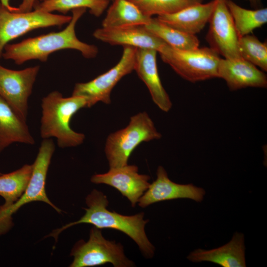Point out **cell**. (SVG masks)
<instances>
[{
	"label": "cell",
	"instance_id": "cell-22",
	"mask_svg": "<svg viewBox=\"0 0 267 267\" xmlns=\"http://www.w3.org/2000/svg\"><path fill=\"white\" fill-rule=\"evenodd\" d=\"M144 26L169 46L179 49H192L199 47V41L195 35H189L152 17Z\"/></svg>",
	"mask_w": 267,
	"mask_h": 267
},
{
	"label": "cell",
	"instance_id": "cell-4",
	"mask_svg": "<svg viewBox=\"0 0 267 267\" xmlns=\"http://www.w3.org/2000/svg\"><path fill=\"white\" fill-rule=\"evenodd\" d=\"M161 137L146 112L133 116L125 128L110 134L106 140L104 151L110 168L127 165L131 154L138 145Z\"/></svg>",
	"mask_w": 267,
	"mask_h": 267
},
{
	"label": "cell",
	"instance_id": "cell-29",
	"mask_svg": "<svg viewBox=\"0 0 267 267\" xmlns=\"http://www.w3.org/2000/svg\"><path fill=\"white\" fill-rule=\"evenodd\" d=\"M250 3L253 5L255 7L258 8V6L261 3V0H247Z\"/></svg>",
	"mask_w": 267,
	"mask_h": 267
},
{
	"label": "cell",
	"instance_id": "cell-2",
	"mask_svg": "<svg viewBox=\"0 0 267 267\" xmlns=\"http://www.w3.org/2000/svg\"><path fill=\"white\" fill-rule=\"evenodd\" d=\"M86 9L78 8L72 10L71 20L61 31L29 38L16 44H7L4 48L2 57L20 65L31 60L46 62L51 53L71 49L80 51L86 58L95 57L98 52L97 46L82 42L75 32L76 25Z\"/></svg>",
	"mask_w": 267,
	"mask_h": 267
},
{
	"label": "cell",
	"instance_id": "cell-5",
	"mask_svg": "<svg viewBox=\"0 0 267 267\" xmlns=\"http://www.w3.org/2000/svg\"><path fill=\"white\" fill-rule=\"evenodd\" d=\"M55 148L51 138L43 139L34 161L32 173L28 185L19 199L6 208H0V236L6 233L13 226L12 216L28 203L44 202L59 213L62 210L48 199L46 191V179L48 168Z\"/></svg>",
	"mask_w": 267,
	"mask_h": 267
},
{
	"label": "cell",
	"instance_id": "cell-15",
	"mask_svg": "<svg viewBox=\"0 0 267 267\" xmlns=\"http://www.w3.org/2000/svg\"><path fill=\"white\" fill-rule=\"evenodd\" d=\"M93 37L111 45L148 48L158 52L167 44L147 30L144 25L122 27H101L96 29Z\"/></svg>",
	"mask_w": 267,
	"mask_h": 267
},
{
	"label": "cell",
	"instance_id": "cell-16",
	"mask_svg": "<svg viewBox=\"0 0 267 267\" xmlns=\"http://www.w3.org/2000/svg\"><path fill=\"white\" fill-rule=\"evenodd\" d=\"M157 51L148 48H137L134 70L146 86L154 103L167 112L172 107L170 98L161 83L157 68Z\"/></svg>",
	"mask_w": 267,
	"mask_h": 267
},
{
	"label": "cell",
	"instance_id": "cell-26",
	"mask_svg": "<svg viewBox=\"0 0 267 267\" xmlns=\"http://www.w3.org/2000/svg\"><path fill=\"white\" fill-rule=\"evenodd\" d=\"M239 50L241 58L263 71H267V44L250 34L239 39Z\"/></svg>",
	"mask_w": 267,
	"mask_h": 267
},
{
	"label": "cell",
	"instance_id": "cell-31",
	"mask_svg": "<svg viewBox=\"0 0 267 267\" xmlns=\"http://www.w3.org/2000/svg\"><path fill=\"white\" fill-rule=\"evenodd\" d=\"M113 0H110V1H112Z\"/></svg>",
	"mask_w": 267,
	"mask_h": 267
},
{
	"label": "cell",
	"instance_id": "cell-30",
	"mask_svg": "<svg viewBox=\"0 0 267 267\" xmlns=\"http://www.w3.org/2000/svg\"><path fill=\"white\" fill-rule=\"evenodd\" d=\"M2 174L1 173H0V175H1Z\"/></svg>",
	"mask_w": 267,
	"mask_h": 267
},
{
	"label": "cell",
	"instance_id": "cell-23",
	"mask_svg": "<svg viewBox=\"0 0 267 267\" xmlns=\"http://www.w3.org/2000/svg\"><path fill=\"white\" fill-rule=\"evenodd\" d=\"M239 38L250 34L254 30L267 22V9H248L231 0H225Z\"/></svg>",
	"mask_w": 267,
	"mask_h": 267
},
{
	"label": "cell",
	"instance_id": "cell-3",
	"mask_svg": "<svg viewBox=\"0 0 267 267\" xmlns=\"http://www.w3.org/2000/svg\"><path fill=\"white\" fill-rule=\"evenodd\" d=\"M88 107L86 98L81 96L64 97L57 90L50 92L41 101L40 135L43 139L55 138L62 148L76 147L85 139L83 133L70 126L73 116L81 109Z\"/></svg>",
	"mask_w": 267,
	"mask_h": 267
},
{
	"label": "cell",
	"instance_id": "cell-13",
	"mask_svg": "<svg viewBox=\"0 0 267 267\" xmlns=\"http://www.w3.org/2000/svg\"><path fill=\"white\" fill-rule=\"evenodd\" d=\"M156 179L150 184L148 188L139 199L138 205L146 207L155 203L177 199H190L201 202L205 191L192 184H181L175 183L168 177L163 167L157 170Z\"/></svg>",
	"mask_w": 267,
	"mask_h": 267
},
{
	"label": "cell",
	"instance_id": "cell-27",
	"mask_svg": "<svg viewBox=\"0 0 267 267\" xmlns=\"http://www.w3.org/2000/svg\"><path fill=\"white\" fill-rule=\"evenodd\" d=\"M42 0H22L21 3L17 7V11L19 12H27L33 10L35 3Z\"/></svg>",
	"mask_w": 267,
	"mask_h": 267
},
{
	"label": "cell",
	"instance_id": "cell-12",
	"mask_svg": "<svg viewBox=\"0 0 267 267\" xmlns=\"http://www.w3.org/2000/svg\"><path fill=\"white\" fill-rule=\"evenodd\" d=\"M150 177L138 173L134 165L110 168L104 174L93 175L90 178L92 183L105 184L118 190L134 207L139 199L148 188Z\"/></svg>",
	"mask_w": 267,
	"mask_h": 267
},
{
	"label": "cell",
	"instance_id": "cell-28",
	"mask_svg": "<svg viewBox=\"0 0 267 267\" xmlns=\"http://www.w3.org/2000/svg\"><path fill=\"white\" fill-rule=\"evenodd\" d=\"M10 0H0V3L10 11H16L17 7H13L10 4Z\"/></svg>",
	"mask_w": 267,
	"mask_h": 267
},
{
	"label": "cell",
	"instance_id": "cell-20",
	"mask_svg": "<svg viewBox=\"0 0 267 267\" xmlns=\"http://www.w3.org/2000/svg\"><path fill=\"white\" fill-rule=\"evenodd\" d=\"M112 1L102 22V27L145 25L152 17L145 15L129 0H113Z\"/></svg>",
	"mask_w": 267,
	"mask_h": 267
},
{
	"label": "cell",
	"instance_id": "cell-19",
	"mask_svg": "<svg viewBox=\"0 0 267 267\" xmlns=\"http://www.w3.org/2000/svg\"><path fill=\"white\" fill-rule=\"evenodd\" d=\"M14 143H35L26 121L0 96V153Z\"/></svg>",
	"mask_w": 267,
	"mask_h": 267
},
{
	"label": "cell",
	"instance_id": "cell-11",
	"mask_svg": "<svg viewBox=\"0 0 267 267\" xmlns=\"http://www.w3.org/2000/svg\"><path fill=\"white\" fill-rule=\"evenodd\" d=\"M209 23L207 40L210 47L224 58H241L239 37L225 0H217Z\"/></svg>",
	"mask_w": 267,
	"mask_h": 267
},
{
	"label": "cell",
	"instance_id": "cell-18",
	"mask_svg": "<svg viewBox=\"0 0 267 267\" xmlns=\"http://www.w3.org/2000/svg\"><path fill=\"white\" fill-rule=\"evenodd\" d=\"M245 251L244 235L236 232L226 244L209 250L196 249L187 258L193 262H210L223 267H244Z\"/></svg>",
	"mask_w": 267,
	"mask_h": 267
},
{
	"label": "cell",
	"instance_id": "cell-25",
	"mask_svg": "<svg viewBox=\"0 0 267 267\" xmlns=\"http://www.w3.org/2000/svg\"><path fill=\"white\" fill-rule=\"evenodd\" d=\"M148 17L175 13L203 0H129Z\"/></svg>",
	"mask_w": 267,
	"mask_h": 267
},
{
	"label": "cell",
	"instance_id": "cell-17",
	"mask_svg": "<svg viewBox=\"0 0 267 267\" xmlns=\"http://www.w3.org/2000/svg\"><path fill=\"white\" fill-rule=\"evenodd\" d=\"M217 0L187 6L175 13L157 16L162 22L184 33L195 35L209 22Z\"/></svg>",
	"mask_w": 267,
	"mask_h": 267
},
{
	"label": "cell",
	"instance_id": "cell-24",
	"mask_svg": "<svg viewBox=\"0 0 267 267\" xmlns=\"http://www.w3.org/2000/svg\"><path fill=\"white\" fill-rule=\"evenodd\" d=\"M110 0H42L37 1L33 9L52 13L57 11L66 15L78 8H88L91 14L99 17L107 7Z\"/></svg>",
	"mask_w": 267,
	"mask_h": 267
},
{
	"label": "cell",
	"instance_id": "cell-14",
	"mask_svg": "<svg viewBox=\"0 0 267 267\" xmlns=\"http://www.w3.org/2000/svg\"><path fill=\"white\" fill-rule=\"evenodd\" d=\"M217 78L224 80L231 90L248 87L266 88L267 86L266 74L241 57L221 58Z\"/></svg>",
	"mask_w": 267,
	"mask_h": 267
},
{
	"label": "cell",
	"instance_id": "cell-7",
	"mask_svg": "<svg viewBox=\"0 0 267 267\" xmlns=\"http://www.w3.org/2000/svg\"><path fill=\"white\" fill-rule=\"evenodd\" d=\"M70 256L73 257L70 267H87L111 263L115 267H130L134 263L128 259L123 246L106 239L101 229L95 226L90 230L89 240L78 241L73 246Z\"/></svg>",
	"mask_w": 267,
	"mask_h": 267
},
{
	"label": "cell",
	"instance_id": "cell-9",
	"mask_svg": "<svg viewBox=\"0 0 267 267\" xmlns=\"http://www.w3.org/2000/svg\"><path fill=\"white\" fill-rule=\"evenodd\" d=\"M137 48L123 46L121 59L115 66L90 81L76 83L72 95L86 98L88 108L98 102L110 104L113 89L121 79L134 70Z\"/></svg>",
	"mask_w": 267,
	"mask_h": 267
},
{
	"label": "cell",
	"instance_id": "cell-8",
	"mask_svg": "<svg viewBox=\"0 0 267 267\" xmlns=\"http://www.w3.org/2000/svg\"><path fill=\"white\" fill-rule=\"evenodd\" d=\"M72 16L33 9L27 12L10 11L0 3V59L10 41L39 28L60 27L68 24Z\"/></svg>",
	"mask_w": 267,
	"mask_h": 267
},
{
	"label": "cell",
	"instance_id": "cell-10",
	"mask_svg": "<svg viewBox=\"0 0 267 267\" xmlns=\"http://www.w3.org/2000/svg\"><path fill=\"white\" fill-rule=\"evenodd\" d=\"M40 68L37 65L14 70L0 65V96L26 122L28 99Z\"/></svg>",
	"mask_w": 267,
	"mask_h": 267
},
{
	"label": "cell",
	"instance_id": "cell-21",
	"mask_svg": "<svg viewBox=\"0 0 267 267\" xmlns=\"http://www.w3.org/2000/svg\"><path fill=\"white\" fill-rule=\"evenodd\" d=\"M33 169V164H25L11 173L0 175V196L4 199L0 208L14 203L26 189Z\"/></svg>",
	"mask_w": 267,
	"mask_h": 267
},
{
	"label": "cell",
	"instance_id": "cell-1",
	"mask_svg": "<svg viewBox=\"0 0 267 267\" xmlns=\"http://www.w3.org/2000/svg\"><path fill=\"white\" fill-rule=\"evenodd\" d=\"M88 208L85 214L78 220L54 229L45 237H52L57 242L60 233L69 227L80 223H89L99 228H110L120 231L131 238L137 245L144 256L153 257L155 247L148 240L145 231L148 220L143 219L144 213L126 216L107 209L108 200L102 192L93 189L86 198Z\"/></svg>",
	"mask_w": 267,
	"mask_h": 267
},
{
	"label": "cell",
	"instance_id": "cell-6",
	"mask_svg": "<svg viewBox=\"0 0 267 267\" xmlns=\"http://www.w3.org/2000/svg\"><path fill=\"white\" fill-rule=\"evenodd\" d=\"M161 58L181 78L192 82L218 77L220 55L211 47L182 50L167 44L158 52Z\"/></svg>",
	"mask_w": 267,
	"mask_h": 267
}]
</instances>
